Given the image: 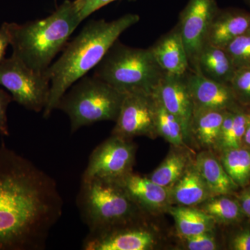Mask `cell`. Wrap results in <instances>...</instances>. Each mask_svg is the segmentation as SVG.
I'll return each instance as SVG.
<instances>
[{
    "instance_id": "7a4b0ae2",
    "label": "cell",
    "mask_w": 250,
    "mask_h": 250,
    "mask_svg": "<svg viewBox=\"0 0 250 250\" xmlns=\"http://www.w3.org/2000/svg\"><path fill=\"white\" fill-rule=\"evenodd\" d=\"M139 21L140 16L135 14H125L109 22L91 21L67 42L62 56L45 71L50 80V91L42 111L44 118L51 116L62 95L95 68L120 36Z\"/></svg>"
},
{
    "instance_id": "30bf717a",
    "label": "cell",
    "mask_w": 250,
    "mask_h": 250,
    "mask_svg": "<svg viewBox=\"0 0 250 250\" xmlns=\"http://www.w3.org/2000/svg\"><path fill=\"white\" fill-rule=\"evenodd\" d=\"M220 9L216 0H188L177 24L188 57L190 70L208 44L210 26Z\"/></svg>"
},
{
    "instance_id": "d590c367",
    "label": "cell",
    "mask_w": 250,
    "mask_h": 250,
    "mask_svg": "<svg viewBox=\"0 0 250 250\" xmlns=\"http://www.w3.org/2000/svg\"><path fill=\"white\" fill-rule=\"evenodd\" d=\"M245 2L248 5V6L250 7V0H244Z\"/></svg>"
},
{
    "instance_id": "f1b7e54d",
    "label": "cell",
    "mask_w": 250,
    "mask_h": 250,
    "mask_svg": "<svg viewBox=\"0 0 250 250\" xmlns=\"http://www.w3.org/2000/svg\"><path fill=\"white\" fill-rule=\"evenodd\" d=\"M186 249L189 250H215L218 249V243L213 231H207L182 238Z\"/></svg>"
},
{
    "instance_id": "cb8c5ba5",
    "label": "cell",
    "mask_w": 250,
    "mask_h": 250,
    "mask_svg": "<svg viewBox=\"0 0 250 250\" xmlns=\"http://www.w3.org/2000/svg\"><path fill=\"white\" fill-rule=\"evenodd\" d=\"M220 161L224 168L238 187L250 181V147L243 146L221 151Z\"/></svg>"
},
{
    "instance_id": "ffe728a7",
    "label": "cell",
    "mask_w": 250,
    "mask_h": 250,
    "mask_svg": "<svg viewBox=\"0 0 250 250\" xmlns=\"http://www.w3.org/2000/svg\"><path fill=\"white\" fill-rule=\"evenodd\" d=\"M191 70L210 80L229 84L236 69L225 49L207 44Z\"/></svg>"
},
{
    "instance_id": "6da1fadb",
    "label": "cell",
    "mask_w": 250,
    "mask_h": 250,
    "mask_svg": "<svg viewBox=\"0 0 250 250\" xmlns=\"http://www.w3.org/2000/svg\"><path fill=\"white\" fill-rule=\"evenodd\" d=\"M62 213L57 183L4 143L0 146V250H41Z\"/></svg>"
},
{
    "instance_id": "2e32d148",
    "label": "cell",
    "mask_w": 250,
    "mask_h": 250,
    "mask_svg": "<svg viewBox=\"0 0 250 250\" xmlns=\"http://www.w3.org/2000/svg\"><path fill=\"white\" fill-rule=\"evenodd\" d=\"M249 32V11L235 8L220 9L210 26L208 44L225 49L231 41Z\"/></svg>"
},
{
    "instance_id": "603a6c76",
    "label": "cell",
    "mask_w": 250,
    "mask_h": 250,
    "mask_svg": "<svg viewBox=\"0 0 250 250\" xmlns=\"http://www.w3.org/2000/svg\"><path fill=\"white\" fill-rule=\"evenodd\" d=\"M246 126V111L241 106L227 111L222 125L217 150L221 152L243 146Z\"/></svg>"
},
{
    "instance_id": "4dcf8cb0",
    "label": "cell",
    "mask_w": 250,
    "mask_h": 250,
    "mask_svg": "<svg viewBox=\"0 0 250 250\" xmlns=\"http://www.w3.org/2000/svg\"><path fill=\"white\" fill-rule=\"evenodd\" d=\"M13 100L12 96L7 92L0 88V136H9L7 108Z\"/></svg>"
},
{
    "instance_id": "ac0fdd59",
    "label": "cell",
    "mask_w": 250,
    "mask_h": 250,
    "mask_svg": "<svg viewBox=\"0 0 250 250\" xmlns=\"http://www.w3.org/2000/svg\"><path fill=\"white\" fill-rule=\"evenodd\" d=\"M213 197L194 161L170 188L172 205L197 207Z\"/></svg>"
},
{
    "instance_id": "83f0119b",
    "label": "cell",
    "mask_w": 250,
    "mask_h": 250,
    "mask_svg": "<svg viewBox=\"0 0 250 250\" xmlns=\"http://www.w3.org/2000/svg\"><path fill=\"white\" fill-rule=\"evenodd\" d=\"M241 106H250V67L237 69L229 83Z\"/></svg>"
},
{
    "instance_id": "8992f818",
    "label": "cell",
    "mask_w": 250,
    "mask_h": 250,
    "mask_svg": "<svg viewBox=\"0 0 250 250\" xmlns=\"http://www.w3.org/2000/svg\"><path fill=\"white\" fill-rule=\"evenodd\" d=\"M125 94L96 77H82L62 95L57 104L68 116L70 131L103 121H116Z\"/></svg>"
},
{
    "instance_id": "5b68a950",
    "label": "cell",
    "mask_w": 250,
    "mask_h": 250,
    "mask_svg": "<svg viewBox=\"0 0 250 250\" xmlns=\"http://www.w3.org/2000/svg\"><path fill=\"white\" fill-rule=\"evenodd\" d=\"M77 205L89 233L141 224L143 212L117 182L82 180Z\"/></svg>"
},
{
    "instance_id": "52a82bcc",
    "label": "cell",
    "mask_w": 250,
    "mask_h": 250,
    "mask_svg": "<svg viewBox=\"0 0 250 250\" xmlns=\"http://www.w3.org/2000/svg\"><path fill=\"white\" fill-rule=\"evenodd\" d=\"M0 85L26 109L36 113L45 109L50 91L48 76L32 70L14 54L0 63Z\"/></svg>"
},
{
    "instance_id": "7402d4cb",
    "label": "cell",
    "mask_w": 250,
    "mask_h": 250,
    "mask_svg": "<svg viewBox=\"0 0 250 250\" xmlns=\"http://www.w3.org/2000/svg\"><path fill=\"white\" fill-rule=\"evenodd\" d=\"M167 212L173 218L181 238L213 231L216 225L211 217L196 207L172 205Z\"/></svg>"
},
{
    "instance_id": "d6a6232c",
    "label": "cell",
    "mask_w": 250,
    "mask_h": 250,
    "mask_svg": "<svg viewBox=\"0 0 250 250\" xmlns=\"http://www.w3.org/2000/svg\"><path fill=\"white\" fill-rule=\"evenodd\" d=\"M231 248L234 250H250V230L237 233L231 240Z\"/></svg>"
},
{
    "instance_id": "e0dca14e",
    "label": "cell",
    "mask_w": 250,
    "mask_h": 250,
    "mask_svg": "<svg viewBox=\"0 0 250 250\" xmlns=\"http://www.w3.org/2000/svg\"><path fill=\"white\" fill-rule=\"evenodd\" d=\"M227 111L194 109L190 125V142L192 141L202 149L217 150Z\"/></svg>"
},
{
    "instance_id": "4316f807",
    "label": "cell",
    "mask_w": 250,
    "mask_h": 250,
    "mask_svg": "<svg viewBox=\"0 0 250 250\" xmlns=\"http://www.w3.org/2000/svg\"><path fill=\"white\" fill-rule=\"evenodd\" d=\"M225 49L236 70L250 67V32L231 41Z\"/></svg>"
},
{
    "instance_id": "44dd1931",
    "label": "cell",
    "mask_w": 250,
    "mask_h": 250,
    "mask_svg": "<svg viewBox=\"0 0 250 250\" xmlns=\"http://www.w3.org/2000/svg\"><path fill=\"white\" fill-rule=\"evenodd\" d=\"M193 161L190 148L172 146L165 159L148 177L161 187L170 189Z\"/></svg>"
},
{
    "instance_id": "1f68e13d",
    "label": "cell",
    "mask_w": 250,
    "mask_h": 250,
    "mask_svg": "<svg viewBox=\"0 0 250 250\" xmlns=\"http://www.w3.org/2000/svg\"><path fill=\"white\" fill-rule=\"evenodd\" d=\"M10 22H4L0 27V63L5 59L6 48L11 45Z\"/></svg>"
},
{
    "instance_id": "5bb4252c",
    "label": "cell",
    "mask_w": 250,
    "mask_h": 250,
    "mask_svg": "<svg viewBox=\"0 0 250 250\" xmlns=\"http://www.w3.org/2000/svg\"><path fill=\"white\" fill-rule=\"evenodd\" d=\"M119 184L143 213H163L172 206L170 189L161 187L148 177L131 172Z\"/></svg>"
},
{
    "instance_id": "4fadbf2b",
    "label": "cell",
    "mask_w": 250,
    "mask_h": 250,
    "mask_svg": "<svg viewBox=\"0 0 250 250\" xmlns=\"http://www.w3.org/2000/svg\"><path fill=\"white\" fill-rule=\"evenodd\" d=\"M194 109L230 111L241 106L229 84L210 80L190 70L186 75Z\"/></svg>"
},
{
    "instance_id": "3957f363",
    "label": "cell",
    "mask_w": 250,
    "mask_h": 250,
    "mask_svg": "<svg viewBox=\"0 0 250 250\" xmlns=\"http://www.w3.org/2000/svg\"><path fill=\"white\" fill-rule=\"evenodd\" d=\"M81 23L75 2L70 0L43 19L10 22L13 54L32 70L45 72Z\"/></svg>"
},
{
    "instance_id": "ba28073f",
    "label": "cell",
    "mask_w": 250,
    "mask_h": 250,
    "mask_svg": "<svg viewBox=\"0 0 250 250\" xmlns=\"http://www.w3.org/2000/svg\"><path fill=\"white\" fill-rule=\"evenodd\" d=\"M136 153L133 140L111 134L90 154L82 180L96 178L119 183L133 172Z\"/></svg>"
},
{
    "instance_id": "836d02e7",
    "label": "cell",
    "mask_w": 250,
    "mask_h": 250,
    "mask_svg": "<svg viewBox=\"0 0 250 250\" xmlns=\"http://www.w3.org/2000/svg\"><path fill=\"white\" fill-rule=\"evenodd\" d=\"M238 201L244 215L250 218V189L244 190L240 194L238 197Z\"/></svg>"
},
{
    "instance_id": "277c9868",
    "label": "cell",
    "mask_w": 250,
    "mask_h": 250,
    "mask_svg": "<svg viewBox=\"0 0 250 250\" xmlns=\"http://www.w3.org/2000/svg\"><path fill=\"white\" fill-rule=\"evenodd\" d=\"M164 75L149 47H130L117 40L94 68L93 76L125 95H155Z\"/></svg>"
},
{
    "instance_id": "d4e9b609",
    "label": "cell",
    "mask_w": 250,
    "mask_h": 250,
    "mask_svg": "<svg viewBox=\"0 0 250 250\" xmlns=\"http://www.w3.org/2000/svg\"><path fill=\"white\" fill-rule=\"evenodd\" d=\"M228 195L210 197L196 207L211 217L216 224L229 225L236 223L241 220L244 213L238 200L230 198Z\"/></svg>"
},
{
    "instance_id": "d6986e66",
    "label": "cell",
    "mask_w": 250,
    "mask_h": 250,
    "mask_svg": "<svg viewBox=\"0 0 250 250\" xmlns=\"http://www.w3.org/2000/svg\"><path fill=\"white\" fill-rule=\"evenodd\" d=\"M194 163L213 196L229 195L238 188L213 151L203 149Z\"/></svg>"
},
{
    "instance_id": "e575fe53",
    "label": "cell",
    "mask_w": 250,
    "mask_h": 250,
    "mask_svg": "<svg viewBox=\"0 0 250 250\" xmlns=\"http://www.w3.org/2000/svg\"><path fill=\"white\" fill-rule=\"evenodd\" d=\"M247 126L246 133L243 138V144L250 147V109L246 111Z\"/></svg>"
},
{
    "instance_id": "7c38bea8",
    "label": "cell",
    "mask_w": 250,
    "mask_h": 250,
    "mask_svg": "<svg viewBox=\"0 0 250 250\" xmlns=\"http://www.w3.org/2000/svg\"><path fill=\"white\" fill-rule=\"evenodd\" d=\"M186 75L177 76L165 73L155 95L164 107L180 123L184 140L188 145L190 143V125L194 106L188 88Z\"/></svg>"
},
{
    "instance_id": "f546056e",
    "label": "cell",
    "mask_w": 250,
    "mask_h": 250,
    "mask_svg": "<svg viewBox=\"0 0 250 250\" xmlns=\"http://www.w3.org/2000/svg\"><path fill=\"white\" fill-rule=\"evenodd\" d=\"M117 0H75L74 2L82 22L95 11Z\"/></svg>"
},
{
    "instance_id": "8fae6325",
    "label": "cell",
    "mask_w": 250,
    "mask_h": 250,
    "mask_svg": "<svg viewBox=\"0 0 250 250\" xmlns=\"http://www.w3.org/2000/svg\"><path fill=\"white\" fill-rule=\"evenodd\" d=\"M155 234L139 225L89 233L84 240V250H149L155 247Z\"/></svg>"
},
{
    "instance_id": "9c48e42d",
    "label": "cell",
    "mask_w": 250,
    "mask_h": 250,
    "mask_svg": "<svg viewBox=\"0 0 250 250\" xmlns=\"http://www.w3.org/2000/svg\"><path fill=\"white\" fill-rule=\"evenodd\" d=\"M156 113L155 95L125 94L111 134L129 140L138 136L156 139L159 136L156 129Z\"/></svg>"
},
{
    "instance_id": "9a60e30c",
    "label": "cell",
    "mask_w": 250,
    "mask_h": 250,
    "mask_svg": "<svg viewBox=\"0 0 250 250\" xmlns=\"http://www.w3.org/2000/svg\"><path fill=\"white\" fill-rule=\"evenodd\" d=\"M149 48L166 74L184 76L190 70L187 49L177 25Z\"/></svg>"
},
{
    "instance_id": "484cf974",
    "label": "cell",
    "mask_w": 250,
    "mask_h": 250,
    "mask_svg": "<svg viewBox=\"0 0 250 250\" xmlns=\"http://www.w3.org/2000/svg\"><path fill=\"white\" fill-rule=\"evenodd\" d=\"M156 100V129L159 136L164 138L167 142L170 143L171 146L174 147H188L184 140L183 131L179 122L173 115L164 107L157 98Z\"/></svg>"
}]
</instances>
